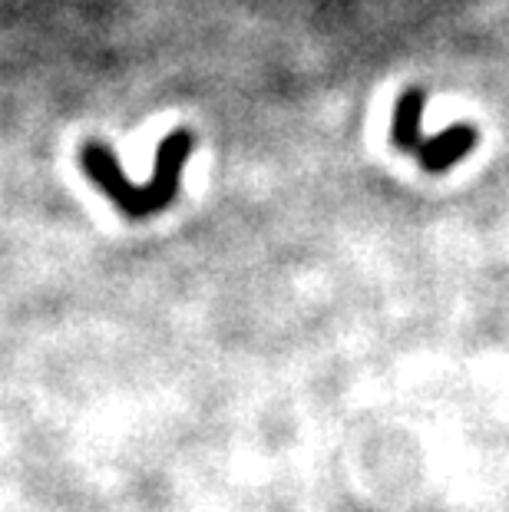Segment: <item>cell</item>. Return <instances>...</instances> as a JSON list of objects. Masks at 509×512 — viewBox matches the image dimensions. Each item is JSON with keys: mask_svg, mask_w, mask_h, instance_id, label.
<instances>
[{"mask_svg": "<svg viewBox=\"0 0 509 512\" xmlns=\"http://www.w3.org/2000/svg\"><path fill=\"white\" fill-rule=\"evenodd\" d=\"M192 139L189 129H176L159 143L156 152V169L149 182H129L123 166L116 162V156L103 143H86L80 149V166L100 189L110 195V202L129 219H149V215L162 212L166 205L176 199L179 192V172L186 166V159L192 156Z\"/></svg>", "mask_w": 509, "mask_h": 512, "instance_id": "obj_1", "label": "cell"}, {"mask_svg": "<svg viewBox=\"0 0 509 512\" xmlns=\"http://www.w3.org/2000/svg\"><path fill=\"white\" fill-rule=\"evenodd\" d=\"M424 103H427V96H424V90H417V86H410V90L400 93V100L394 106L391 139H394L397 149L414 152V156L420 159V166H424L427 172H443V169L457 166V162L476 146V129L460 123V126H450L447 133L424 139L420 136Z\"/></svg>", "mask_w": 509, "mask_h": 512, "instance_id": "obj_2", "label": "cell"}]
</instances>
